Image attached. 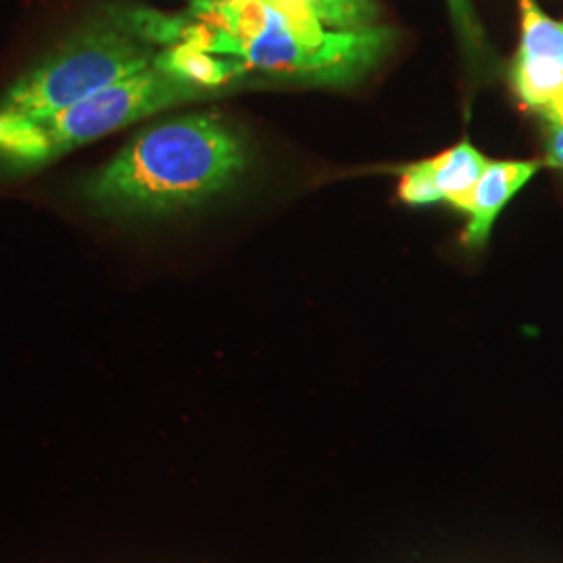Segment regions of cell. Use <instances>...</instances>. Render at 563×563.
<instances>
[{"instance_id": "obj_11", "label": "cell", "mask_w": 563, "mask_h": 563, "mask_svg": "<svg viewBox=\"0 0 563 563\" xmlns=\"http://www.w3.org/2000/svg\"><path fill=\"white\" fill-rule=\"evenodd\" d=\"M399 195H401L402 201L409 202V205H434V202L443 201V197L423 162L402 169Z\"/></svg>"}, {"instance_id": "obj_8", "label": "cell", "mask_w": 563, "mask_h": 563, "mask_svg": "<svg viewBox=\"0 0 563 563\" xmlns=\"http://www.w3.org/2000/svg\"><path fill=\"white\" fill-rule=\"evenodd\" d=\"M511 84L520 101L541 115L563 102V65L560 60L518 53L511 67Z\"/></svg>"}, {"instance_id": "obj_5", "label": "cell", "mask_w": 563, "mask_h": 563, "mask_svg": "<svg viewBox=\"0 0 563 563\" xmlns=\"http://www.w3.org/2000/svg\"><path fill=\"white\" fill-rule=\"evenodd\" d=\"M537 172V162H488L481 180L460 209L467 213L463 232L467 246H483L488 241L499 213Z\"/></svg>"}, {"instance_id": "obj_4", "label": "cell", "mask_w": 563, "mask_h": 563, "mask_svg": "<svg viewBox=\"0 0 563 563\" xmlns=\"http://www.w3.org/2000/svg\"><path fill=\"white\" fill-rule=\"evenodd\" d=\"M157 55L132 25H95L13 81L0 97V113L51 115L153 67Z\"/></svg>"}, {"instance_id": "obj_13", "label": "cell", "mask_w": 563, "mask_h": 563, "mask_svg": "<svg viewBox=\"0 0 563 563\" xmlns=\"http://www.w3.org/2000/svg\"><path fill=\"white\" fill-rule=\"evenodd\" d=\"M547 162L563 169V123L547 121Z\"/></svg>"}, {"instance_id": "obj_9", "label": "cell", "mask_w": 563, "mask_h": 563, "mask_svg": "<svg viewBox=\"0 0 563 563\" xmlns=\"http://www.w3.org/2000/svg\"><path fill=\"white\" fill-rule=\"evenodd\" d=\"M295 15L320 21L332 30H362L376 25L380 9L374 0H265Z\"/></svg>"}, {"instance_id": "obj_2", "label": "cell", "mask_w": 563, "mask_h": 563, "mask_svg": "<svg viewBox=\"0 0 563 563\" xmlns=\"http://www.w3.org/2000/svg\"><path fill=\"white\" fill-rule=\"evenodd\" d=\"M244 162L241 139L220 115H181L141 130L81 195L102 211L159 216L222 192Z\"/></svg>"}, {"instance_id": "obj_12", "label": "cell", "mask_w": 563, "mask_h": 563, "mask_svg": "<svg viewBox=\"0 0 563 563\" xmlns=\"http://www.w3.org/2000/svg\"><path fill=\"white\" fill-rule=\"evenodd\" d=\"M449 2V9H451V15L457 23L460 32L465 36V41L481 42V25L474 18V11H472V4L470 0H446Z\"/></svg>"}, {"instance_id": "obj_3", "label": "cell", "mask_w": 563, "mask_h": 563, "mask_svg": "<svg viewBox=\"0 0 563 563\" xmlns=\"http://www.w3.org/2000/svg\"><path fill=\"white\" fill-rule=\"evenodd\" d=\"M213 95L218 90L181 80L155 63L44 118L0 113V165L11 172L36 169L163 109Z\"/></svg>"}, {"instance_id": "obj_6", "label": "cell", "mask_w": 563, "mask_h": 563, "mask_svg": "<svg viewBox=\"0 0 563 563\" xmlns=\"http://www.w3.org/2000/svg\"><path fill=\"white\" fill-rule=\"evenodd\" d=\"M155 63L181 80L197 84L202 88H211V90H218L223 84L246 74L241 63L207 53L188 42L169 44L157 55Z\"/></svg>"}, {"instance_id": "obj_10", "label": "cell", "mask_w": 563, "mask_h": 563, "mask_svg": "<svg viewBox=\"0 0 563 563\" xmlns=\"http://www.w3.org/2000/svg\"><path fill=\"white\" fill-rule=\"evenodd\" d=\"M522 15V55L547 57L563 65V23L551 20L534 0H518Z\"/></svg>"}, {"instance_id": "obj_1", "label": "cell", "mask_w": 563, "mask_h": 563, "mask_svg": "<svg viewBox=\"0 0 563 563\" xmlns=\"http://www.w3.org/2000/svg\"><path fill=\"white\" fill-rule=\"evenodd\" d=\"M132 27L148 42H188L246 71L332 84L365 74L393 42L383 25L332 30L265 0H197L186 18L141 13Z\"/></svg>"}, {"instance_id": "obj_7", "label": "cell", "mask_w": 563, "mask_h": 563, "mask_svg": "<svg viewBox=\"0 0 563 563\" xmlns=\"http://www.w3.org/2000/svg\"><path fill=\"white\" fill-rule=\"evenodd\" d=\"M426 169L430 172L443 201L451 202L455 209H462L470 192L481 180L488 159L476 151L470 142H462L439 157L426 159Z\"/></svg>"}]
</instances>
